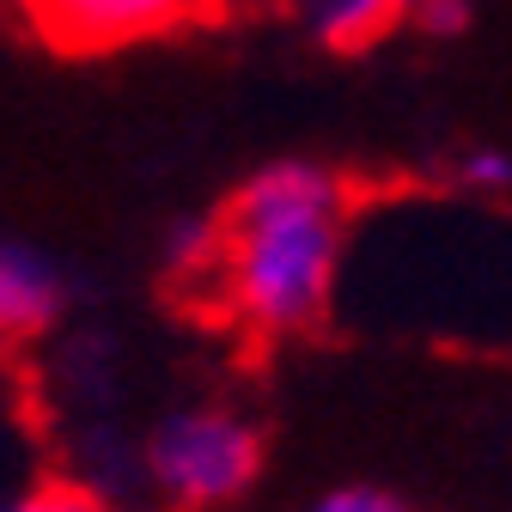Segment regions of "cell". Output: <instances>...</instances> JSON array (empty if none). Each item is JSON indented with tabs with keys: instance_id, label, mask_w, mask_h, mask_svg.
I'll list each match as a JSON object with an SVG mask.
<instances>
[{
	"instance_id": "52a82bcc",
	"label": "cell",
	"mask_w": 512,
	"mask_h": 512,
	"mask_svg": "<svg viewBox=\"0 0 512 512\" xmlns=\"http://www.w3.org/2000/svg\"><path fill=\"white\" fill-rule=\"evenodd\" d=\"M458 183L476 189V196H512V153L500 147H470L458 159Z\"/></svg>"
},
{
	"instance_id": "5b68a950",
	"label": "cell",
	"mask_w": 512,
	"mask_h": 512,
	"mask_svg": "<svg viewBox=\"0 0 512 512\" xmlns=\"http://www.w3.org/2000/svg\"><path fill=\"white\" fill-rule=\"evenodd\" d=\"M305 25H311L317 43H330V49H360V43H372V37L391 31L397 13L384 7V0H311Z\"/></svg>"
},
{
	"instance_id": "9c48e42d",
	"label": "cell",
	"mask_w": 512,
	"mask_h": 512,
	"mask_svg": "<svg viewBox=\"0 0 512 512\" xmlns=\"http://www.w3.org/2000/svg\"><path fill=\"white\" fill-rule=\"evenodd\" d=\"M427 37H458L470 25V0H421V7L409 13Z\"/></svg>"
},
{
	"instance_id": "7a4b0ae2",
	"label": "cell",
	"mask_w": 512,
	"mask_h": 512,
	"mask_svg": "<svg viewBox=\"0 0 512 512\" xmlns=\"http://www.w3.org/2000/svg\"><path fill=\"white\" fill-rule=\"evenodd\" d=\"M141 470L153 482L159 500H171L177 512H208L238 500L256 470H263V433H256L250 415L226 409V403H189L171 409L153 433Z\"/></svg>"
},
{
	"instance_id": "3957f363",
	"label": "cell",
	"mask_w": 512,
	"mask_h": 512,
	"mask_svg": "<svg viewBox=\"0 0 512 512\" xmlns=\"http://www.w3.org/2000/svg\"><path fill=\"white\" fill-rule=\"evenodd\" d=\"M214 0H25L31 31L61 55H104L196 25Z\"/></svg>"
},
{
	"instance_id": "8992f818",
	"label": "cell",
	"mask_w": 512,
	"mask_h": 512,
	"mask_svg": "<svg viewBox=\"0 0 512 512\" xmlns=\"http://www.w3.org/2000/svg\"><path fill=\"white\" fill-rule=\"evenodd\" d=\"M0 512H110V506L80 482H25L0 494Z\"/></svg>"
},
{
	"instance_id": "277c9868",
	"label": "cell",
	"mask_w": 512,
	"mask_h": 512,
	"mask_svg": "<svg viewBox=\"0 0 512 512\" xmlns=\"http://www.w3.org/2000/svg\"><path fill=\"white\" fill-rule=\"evenodd\" d=\"M68 299V281L37 244L0 238V348H25L37 342Z\"/></svg>"
},
{
	"instance_id": "30bf717a",
	"label": "cell",
	"mask_w": 512,
	"mask_h": 512,
	"mask_svg": "<svg viewBox=\"0 0 512 512\" xmlns=\"http://www.w3.org/2000/svg\"><path fill=\"white\" fill-rule=\"evenodd\" d=\"M384 7H391V13H397V19H409V13H415V7H421V0H384Z\"/></svg>"
},
{
	"instance_id": "ba28073f",
	"label": "cell",
	"mask_w": 512,
	"mask_h": 512,
	"mask_svg": "<svg viewBox=\"0 0 512 512\" xmlns=\"http://www.w3.org/2000/svg\"><path fill=\"white\" fill-rule=\"evenodd\" d=\"M305 512H415L403 494H391V488H366V482H354V488H330V494H317Z\"/></svg>"
},
{
	"instance_id": "6da1fadb",
	"label": "cell",
	"mask_w": 512,
	"mask_h": 512,
	"mask_svg": "<svg viewBox=\"0 0 512 512\" xmlns=\"http://www.w3.org/2000/svg\"><path fill=\"white\" fill-rule=\"evenodd\" d=\"M348 183L324 165L256 171L226 214L183 244V275L256 342H287L324 324L348 250Z\"/></svg>"
}]
</instances>
